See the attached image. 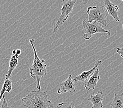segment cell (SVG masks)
<instances>
[{"label":"cell","mask_w":123,"mask_h":108,"mask_svg":"<svg viewBox=\"0 0 123 108\" xmlns=\"http://www.w3.org/2000/svg\"></svg>","instance_id":"cell-17"},{"label":"cell","mask_w":123,"mask_h":108,"mask_svg":"<svg viewBox=\"0 0 123 108\" xmlns=\"http://www.w3.org/2000/svg\"><path fill=\"white\" fill-rule=\"evenodd\" d=\"M2 98L3 100V103H2L1 108H11L9 106H8V105L7 103V101H6V99L4 97V96Z\"/></svg>","instance_id":"cell-15"},{"label":"cell","mask_w":123,"mask_h":108,"mask_svg":"<svg viewBox=\"0 0 123 108\" xmlns=\"http://www.w3.org/2000/svg\"><path fill=\"white\" fill-rule=\"evenodd\" d=\"M57 108H75V105L73 103H62L58 104Z\"/></svg>","instance_id":"cell-14"},{"label":"cell","mask_w":123,"mask_h":108,"mask_svg":"<svg viewBox=\"0 0 123 108\" xmlns=\"http://www.w3.org/2000/svg\"><path fill=\"white\" fill-rule=\"evenodd\" d=\"M110 106L112 108H123V93L117 95L114 92V97Z\"/></svg>","instance_id":"cell-12"},{"label":"cell","mask_w":123,"mask_h":108,"mask_svg":"<svg viewBox=\"0 0 123 108\" xmlns=\"http://www.w3.org/2000/svg\"><path fill=\"white\" fill-rule=\"evenodd\" d=\"M21 50L19 49H14L12 51V54L9 63V68L7 74L5 75L6 78H11L12 75V72L15 69L18 63V59L19 55L21 54Z\"/></svg>","instance_id":"cell-7"},{"label":"cell","mask_w":123,"mask_h":108,"mask_svg":"<svg viewBox=\"0 0 123 108\" xmlns=\"http://www.w3.org/2000/svg\"><path fill=\"white\" fill-rule=\"evenodd\" d=\"M83 29L82 33L85 40H88L91 38L92 35L99 33H106L111 36V32L109 30H106L102 27L101 25L96 22L92 23L89 22L86 20L82 21Z\"/></svg>","instance_id":"cell-5"},{"label":"cell","mask_w":123,"mask_h":108,"mask_svg":"<svg viewBox=\"0 0 123 108\" xmlns=\"http://www.w3.org/2000/svg\"><path fill=\"white\" fill-rule=\"evenodd\" d=\"M30 43L33 48L34 54V58L31 68H30V74L31 77L36 80V87L38 90H40V80L43 77L47 74V65L44 63L45 60L39 59L35 48L34 39L30 40Z\"/></svg>","instance_id":"cell-2"},{"label":"cell","mask_w":123,"mask_h":108,"mask_svg":"<svg viewBox=\"0 0 123 108\" xmlns=\"http://www.w3.org/2000/svg\"><path fill=\"white\" fill-rule=\"evenodd\" d=\"M104 94L101 90H99L96 95H91L89 98V101L92 103V108H102L103 107V100Z\"/></svg>","instance_id":"cell-11"},{"label":"cell","mask_w":123,"mask_h":108,"mask_svg":"<svg viewBox=\"0 0 123 108\" xmlns=\"http://www.w3.org/2000/svg\"><path fill=\"white\" fill-rule=\"evenodd\" d=\"M102 63V61L101 60L98 61L97 62L95 63L94 66L93 67V68L92 69L87 71H84L81 74L77 76L74 78V81L75 82L80 81L82 82L86 83V82L88 80L89 78L93 75L94 72L95 71V70H96V69H98V67L99 65H101Z\"/></svg>","instance_id":"cell-9"},{"label":"cell","mask_w":123,"mask_h":108,"mask_svg":"<svg viewBox=\"0 0 123 108\" xmlns=\"http://www.w3.org/2000/svg\"><path fill=\"white\" fill-rule=\"evenodd\" d=\"M99 70L98 68L96 69V70H95V71L94 72L93 75L85 83V89L87 90V91L92 89V91L93 92V93L94 92V91L95 87L96 86V85H97V83L98 80H99V78H100V77H99L98 74L99 71Z\"/></svg>","instance_id":"cell-10"},{"label":"cell","mask_w":123,"mask_h":108,"mask_svg":"<svg viewBox=\"0 0 123 108\" xmlns=\"http://www.w3.org/2000/svg\"><path fill=\"white\" fill-rule=\"evenodd\" d=\"M122 80H123V78H122Z\"/></svg>","instance_id":"cell-18"},{"label":"cell","mask_w":123,"mask_h":108,"mask_svg":"<svg viewBox=\"0 0 123 108\" xmlns=\"http://www.w3.org/2000/svg\"><path fill=\"white\" fill-rule=\"evenodd\" d=\"M77 1V0H69V1H62L61 4V15L54 27V33L55 34L57 32L58 27L62 25L68 18L69 16L71 15L73 8Z\"/></svg>","instance_id":"cell-4"},{"label":"cell","mask_w":123,"mask_h":108,"mask_svg":"<svg viewBox=\"0 0 123 108\" xmlns=\"http://www.w3.org/2000/svg\"><path fill=\"white\" fill-rule=\"evenodd\" d=\"M122 2H123V0H122Z\"/></svg>","instance_id":"cell-19"},{"label":"cell","mask_w":123,"mask_h":108,"mask_svg":"<svg viewBox=\"0 0 123 108\" xmlns=\"http://www.w3.org/2000/svg\"><path fill=\"white\" fill-rule=\"evenodd\" d=\"M68 92H76L75 82L72 78V74H70L67 80L60 84L59 88L57 90V93L59 94H62L63 93Z\"/></svg>","instance_id":"cell-6"},{"label":"cell","mask_w":123,"mask_h":108,"mask_svg":"<svg viewBox=\"0 0 123 108\" xmlns=\"http://www.w3.org/2000/svg\"><path fill=\"white\" fill-rule=\"evenodd\" d=\"M117 52L121 55V56L123 58V48H117Z\"/></svg>","instance_id":"cell-16"},{"label":"cell","mask_w":123,"mask_h":108,"mask_svg":"<svg viewBox=\"0 0 123 108\" xmlns=\"http://www.w3.org/2000/svg\"><path fill=\"white\" fill-rule=\"evenodd\" d=\"M26 108H55L48 100L46 92L33 90L22 99Z\"/></svg>","instance_id":"cell-1"},{"label":"cell","mask_w":123,"mask_h":108,"mask_svg":"<svg viewBox=\"0 0 123 108\" xmlns=\"http://www.w3.org/2000/svg\"><path fill=\"white\" fill-rule=\"evenodd\" d=\"M88 21L90 23L96 22L101 25L102 27H105L107 25V11L103 6H96L87 8Z\"/></svg>","instance_id":"cell-3"},{"label":"cell","mask_w":123,"mask_h":108,"mask_svg":"<svg viewBox=\"0 0 123 108\" xmlns=\"http://www.w3.org/2000/svg\"><path fill=\"white\" fill-rule=\"evenodd\" d=\"M104 6L108 14V15L112 16L116 22H119L120 20L118 16L119 8L117 5L114 4L109 0H104Z\"/></svg>","instance_id":"cell-8"},{"label":"cell","mask_w":123,"mask_h":108,"mask_svg":"<svg viewBox=\"0 0 123 108\" xmlns=\"http://www.w3.org/2000/svg\"><path fill=\"white\" fill-rule=\"evenodd\" d=\"M12 82L11 79L5 78L4 84L3 85L2 88L0 92V102H1V99L3 97V95L6 92L9 93L11 91L12 89Z\"/></svg>","instance_id":"cell-13"}]
</instances>
